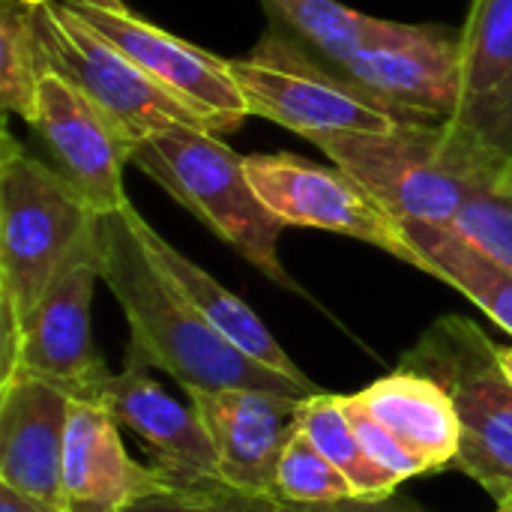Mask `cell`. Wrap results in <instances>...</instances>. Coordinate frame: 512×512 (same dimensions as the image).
<instances>
[{
    "label": "cell",
    "instance_id": "1",
    "mask_svg": "<svg viewBox=\"0 0 512 512\" xmlns=\"http://www.w3.org/2000/svg\"><path fill=\"white\" fill-rule=\"evenodd\" d=\"M135 207L99 216V276L129 324V348L147 366L168 372L192 390H264L279 396H315L273 369L249 360L219 336L180 288L150 258L135 228Z\"/></svg>",
    "mask_w": 512,
    "mask_h": 512
},
{
    "label": "cell",
    "instance_id": "2",
    "mask_svg": "<svg viewBox=\"0 0 512 512\" xmlns=\"http://www.w3.org/2000/svg\"><path fill=\"white\" fill-rule=\"evenodd\" d=\"M99 213L3 129L0 144V348L60 270L96 237Z\"/></svg>",
    "mask_w": 512,
    "mask_h": 512
},
{
    "label": "cell",
    "instance_id": "3",
    "mask_svg": "<svg viewBox=\"0 0 512 512\" xmlns=\"http://www.w3.org/2000/svg\"><path fill=\"white\" fill-rule=\"evenodd\" d=\"M129 165L156 180L270 282L300 291L279 261V237L288 225L255 192L246 174V156L234 153L216 132L171 126L135 144Z\"/></svg>",
    "mask_w": 512,
    "mask_h": 512
},
{
    "label": "cell",
    "instance_id": "4",
    "mask_svg": "<svg viewBox=\"0 0 512 512\" xmlns=\"http://www.w3.org/2000/svg\"><path fill=\"white\" fill-rule=\"evenodd\" d=\"M312 144L399 222L453 225L471 198L495 189L447 141L444 123L405 120L390 132H324Z\"/></svg>",
    "mask_w": 512,
    "mask_h": 512
},
{
    "label": "cell",
    "instance_id": "5",
    "mask_svg": "<svg viewBox=\"0 0 512 512\" xmlns=\"http://www.w3.org/2000/svg\"><path fill=\"white\" fill-rule=\"evenodd\" d=\"M438 381L462 423L456 471L480 483L495 501L512 486V381L480 324L462 315L438 318L399 363Z\"/></svg>",
    "mask_w": 512,
    "mask_h": 512
},
{
    "label": "cell",
    "instance_id": "6",
    "mask_svg": "<svg viewBox=\"0 0 512 512\" xmlns=\"http://www.w3.org/2000/svg\"><path fill=\"white\" fill-rule=\"evenodd\" d=\"M315 57L318 51H309L306 42L273 30L249 57L228 63L252 117L273 120L309 141L324 132H390L405 123L345 72H330Z\"/></svg>",
    "mask_w": 512,
    "mask_h": 512
},
{
    "label": "cell",
    "instance_id": "7",
    "mask_svg": "<svg viewBox=\"0 0 512 512\" xmlns=\"http://www.w3.org/2000/svg\"><path fill=\"white\" fill-rule=\"evenodd\" d=\"M36 12L51 69L66 75L99 108L126 150L171 126L207 129L198 114L162 90L78 9L51 0Z\"/></svg>",
    "mask_w": 512,
    "mask_h": 512
},
{
    "label": "cell",
    "instance_id": "8",
    "mask_svg": "<svg viewBox=\"0 0 512 512\" xmlns=\"http://www.w3.org/2000/svg\"><path fill=\"white\" fill-rule=\"evenodd\" d=\"M447 141L495 189L512 186V0H471L459 30Z\"/></svg>",
    "mask_w": 512,
    "mask_h": 512
},
{
    "label": "cell",
    "instance_id": "9",
    "mask_svg": "<svg viewBox=\"0 0 512 512\" xmlns=\"http://www.w3.org/2000/svg\"><path fill=\"white\" fill-rule=\"evenodd\" d=\"M96 279H102L99 228L24 318L15 342L0 348V384L15 375H33L66 390L72 399H102V387L114 372L105 366L90 333Z\"/></svg>",
    "mask_w": 512,
    "mask_h": 512
},
{
    "label": "cell",
    "instance_id": "10",
    "mask_svg": "<svg viewBox=\"0 0 512 512\" xmlns=\"http://www.w3.org/2000/svg\"><path fill=\"white\" fill-rule=\"evenodd\" d=\"M246 174L285 225L345 234L423 270V258L408 243L402 222L339 165L327 168L297 153H252L246 156Z\"/></svg>",
    "mask_w": 512,
    "mask_h": 512
},
{
    "label": "cell",
    "instance_id": "11",
    "mask_svg": "<svg viewBox=\"0 0 512 512\" xmlns=\"http://www.w3.org/2000/svg\"><path fill=\"white\" fill-rule=\"evenodd\" d=\"M99 33H105L123 54H129L162 90L180 99L201 123L228 135L237 132L249 114L246 96L231 75V63L216 57L153 21L135 15L129 6L120 12L108 9H78Z\"/></svg>",
    "mask_w": 512,
    "mask_h": 512
},
{
    "label": "cell",
    "instance_id": "12",
    "mask_svg": "<svg viewBox=\"0 0 512 512\" xmlns=\"http://www.w3.org/2000/svg\"><path fill=\"white\" fill-rule=\"evenodd\" d=\"M30 126L51 156L48 165L99 216L129 207L123 189L129 150L99 108L57 69H48L42 78L36 120Z\"/></svg>",
    "mask_w": 512,
    "mask_h": 512
},
{
    "label": "cell",
    "instance_id": "13",
    "mask_svg": "<svg viewBox=\"0 0 512 512\" xmlns=\"http://www.w3.org/2000/svg\"><path fill=\"white\" fill-rule=\"evenodd\" d=\"M186 396L213 441L216 477L243 492L276 495L279 459L297 432L303 399L264 390H192Z\"/></svg>",
    "mask_w": 512,
    "mask_h": 512
},
{
    "label": "cell",
    "instance_id": "14",
    "mask_svg": "<svg viewBox=\"0 0 512 512\" xmlns=\"http://www.w3.org/2000/svg\"><path fill=\"white\" fill-rule=\"evenodd\" d=\"M456 51L459 33L420 24L408 39L357 48L333 66L402 120L444 123L456 96Z\"/></svg>",
    "mask_w": 512,
    "mask_h": 512
},
{
    "label": "cell",
    "instance_id": "15",
    "mask_svg": "<svg viewBox=\"0 0 512 512\" xmlns=\"http://www.w3.org/2000/svg\"><path fill=\"white\" fill-rule=\"evenodd\" d=\"M147 363L126 351L123 369L114 372L102 399L120 426L135 432L150 453V468L159 480H207L216 477V450L213 441L189 405H180L168 396L150 375Z\"/></svg>",
    "mask_w": 512,
    "mask_h": 512
},
{
    "label": "cell",
    "instance_id": "16",
    "mask_svg": "<svg viewBox=\"0 0 512 512\" xmlns=\"http://www.w3.org/2000/svg\"><path fill=\"white\" fill-rule=\"evenodd\" d=\"M72 396L42 378L0 384V483L63 507V447Z\"/></svg>",
    "mask_w": 512,
    "mask_h": 512
},
{
    "label": "cell",
    "instance_id": "17",
    "mask_svg": "<svg viewBox=\"0 0 512 512\" xmlns=\"http://www.w3.org/2000/svg\"><path fill=\"white\" fill-rule=\"evenodd\" d=\"M156 486V471L126 453L108 402L72 399L63 447V507L69 512H126Z\"/></svg>",
    "mask_w": 512,
    "mask_h": 512
},
{
    "label": "cell",
    "instance_id": "18",
    "mask_svg": "<svg viewBox=\"0 0 512 512\" xmlns=\"http://www.w3.org/2000/svg\"><path fill=\"white\" fill-rule=\"evenodd\" d=\"M135 228L141 234V243L147 246L150 258L159 264V270L180 288V294L201 312V318L225 336L237 351H243L249 360L273 369L276 375L300 384L309 393H321L315 381L306 378V372L288 357V351L276 342V336L264 327V321L225 285H219L204 267H198L192 258H186L180 249H174L144 216L135 213Z\"/></svg>",
    "mask_w": 512,
    "mask_h": 512
},
{
    "label": "cell",
    "instance_id": "19",
    "mask_svg": "<svg viewBox=\"0 0 512 512\" xmlns=\"http://www.w3.org/2000/svg\"><path fill=\"white\" fill-rule=\"evenodd\" d=\"M351 396L423 462L426 474L444 471L456 462L462 447V423L450 393L438 381L399 366Z\"/></svg>",
    "mask_w": 512,
    "mask_h": 512
},
{
    "label": "cell",
    "instance_id": "20",
    "mask_svg": "<svg viewBox=\"0 0 512 512\" xmlns=\"http://www.w3.org/2000/svg\"><path fill=\"white\" fill-rule=\"evenodd\" d=\"M402 228L423 258V273L462 291L512 336V267L489 255L456 225L402 222Z\"/></svg>",
    "mask_w": 512,
    "mask_h": 512
},
{
    "label": "cell",
    "instance_id": "21",
    "mask_svg": "<svg viewBox=\"0 0 512 512\" xmlns=\"http://www.w3.org/2000/svg\"><path fill=\"white\" fill-rule=\"evenodd\" d=\"M264 3L300 42H306L330 63L342 60L357 48L399 42L420 30V24L372 18L336 0H264Z\"/></svg>",
    "mask_w": 512,
    "mask_h": 512
},
{
    "label": "cell",
    "instance_id": "22",
    "mask_svg": "<svg viewBox=\"0 0 512 512\" xmlns=\"http://www.w3.org/2000/svg\"><path fill=\"white\" fill-rule=\"evenodd\" d=\"M51 69L39 12L18 0L0 3V108L21 117L27 126L36 120L39 87Z\"/></svg>",
    "mask_w": 512,
    "mask_h": 512
},
{
    "label": "cell",
    "instance_id": "23",
    "mask_svg": "<svg viewBox=\"0 0 512 512\" xmlns=\"http://www.w3.org/2000/svg\"><path fill=\"white\" fill-rule=\"evenodd\" d=\"M297 429L348 477L351 489L363 501H378L396 495L399 483L387 477L363 450L351 420L333 393L306 396L297 408Z\"/></svg>",
    "mask_w": 512,
    "mask_h": 512
},
{
    "label": "cell",
    "instance_id": "24",
    "mask_svg": "<svg viewBox=\"0 0 512 512\" xmlns=\"http://www.w3.org/2000/svg\"><path fill=\"white\" fill-rule=\"evenodd\" d=\"M126 512H288L276 495L243 492L219 477L159 480V486Z\"/></svg>",
    "mask_w": 512,
    "mask_h": 512
},
{
    "label": "cell",
    "instance_id": "25",
    "mask_svg": "<svg viewBox=\"0 0 512 512\" xmlns=\"http://www.w3.org/2000/svg\"><path fill=\"white\" fill-rule=\"evenodd\" d=\"M276 495L285 504H336L357 498L348 477L300 429L279 459Z\"/></svg>",
    "mask_w": 512,
    "mask_h": 512
},
{
    "label": "cell",
    "instance_id": "26",
    "mask_svg": "<svg viewBox=\"0 0 512 512\" xmlns=\"http://www.w3.org/2000/svg\"><path fill=\"white\" fill-rule=\"evenodd\" d=\"M489 255L512 267V186L480 192L453 222Z\"/></svg>",
    "mask_w": 512,
    "mask_h": 512
},
{
    "label": "cell",
    "instance_id": "27",
    "mask_svg": "<svg viewBox=\"0 0 512 512\" xmlns=\"http://www.w3.org/2000/svg\"><path fill=\"white\" fill-rule=\"evenodd\" d=\"M339 402H342V408H345V414H348V420H351V429L357 432V438H360V444H363V450H366V456L387 474V477H393L399 486L405 483V480H411V477H420V474H426V468H423V462L414 456V453H408L354 396H339Z\"/></svg>",
    "mask_w": 512,
    "mask_h": 512
},
{
    "label": "cell",
    "instance_id": "28",
    "mask_svg": "<svg viewBox=\"0 0 512 512\" xmlns=\"http://www.w3.org/2000/svg\"><path fill=\"white\" fill-rule=\"evenodd\" d=\"M288 512H426L411 498H378V501H363V498H348L336 504H288Z\"/></svg>",
    "mask_w": 512,
    "mask_h": 512
},
{
    "label": "cell",
    "instance_id": "29",
    "mask_svg": "<svg viewBox=\"0 0 512 512\" xmlns=\"http://www.w3.org/2000/svg\"><path fill=\"white\" fill-rule=\"evenodd\" d=\"M0 512H69L60 504H51V501H42V498H33L27 492H18L6 483H0Z\"/></svg>",
    "mask_w": 512,
    "mask_h": 512
},
{
    "label": "cell",
    "instance_id": "30",
    "mask_svg": "<svg viewBox=\"0 0 512 512\" xmlns=\"http://www.w3.org/2000/svg\"><path fill=\"white\" fill-rule=\"evenodd\" d=\"M60 3H66V6H72V9H108V12L126 9L123 0H60Z\"/></svg>",
    "mask_w": 512,
    "mask_h": 512
},
{
    "label": "cell",
    "instance_id": "31",
    "mask_svg": "<svg viewBox=\"0 0 512 512\" xmlns=\"http://www.w3.org/2000/svg\"><path fill=\"white\" fill-rule=\"evenodd\" d=\"M501 363H504V372L510 375L512 381V348H504V345H501Z\"/></svg>",
    "mask_w": 512,
    "mask_h": 512
},
{
    "label": "cell",
    "instance_id": "32",
    "mask_svg": "<svg viewBox=\"0 0 512 512\" xmlns=\"http://www.w3.org/2000/svg\"><path fill=\"white\" fill-rule=\"evenodd\" d=\"M18 3H24V6H33V9H42V6H48L51 0H18Z\"/></svg>",
    "mask_w": 512,
    "mask_h": 512
},
{
    "label": "cell",
    "instance_id": "33",
    "mask_svg": "<svg viewBox=\"0 0 512 512\" xmlns=\"http://www.w3.org/2000/svg\"><path fill=\"white\" fill-rule=\"evenodd\" d=\"M504 501H512V486L504 492V495H501V498H498V501H495V504H504Z\"/></svg>",
    "mask_w": 512,
    "mask_h": 512
},
{
    "label": "cell",
    "instance_id": "34",
    "mask_svg": "<svg viewBox=\"0 0 512 512\" xmlns=\"http://www.w3.org/2000/svg\"><path fill=\"white\" fill-rule=\"evenodd\" d=\"M498 510H504V512H512V501H504V504H498Z\"/></svg>",
    "mask_w": 512,
    "mask_h": 512
},
{
    "label": "cell",
    "instance_id": "35",
    "mask_svg": "<svg viewBox=\"0 0 512 512\" xmlns=\"http://www.w3.org/2000/svg\"><path fill=\"white\" fill-rule=\"evenodd\" d=\"M498 512H504V510H498Z\"/></svg>",
    "mask_w": 512,
    "mask_h": 512
}]
</instances>
